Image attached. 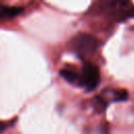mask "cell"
Masks as SVG:
<instances>
[{
  "mask_svg": "<svg viewBox=\"0 0 134 134\" xmlns=\"http://www.w3.org/2000/svg\"><path fill=\"white\" fill-rule=\"evenodd\" d=\"M23 10L22 7H18V6H5V7H1L0 8V17L1 18H10V17H15L17 15H19L21 12Z\"/></svg>",
  "mask_w": 134,
  "mask_h": 134,
  "instance_id": "277c9868",
  "label": "cell"
},
{
  "mask_svg": "<svg viewBox=\"0 0 134 134\" xmlns=\"http://www.w3.org/2000/svg\"><path fill=\"white\" fill-rule=\"evenodd\" d=\"M70 46L79 57L87 58L95 52L97 40L89 34H79L70 41Z\"/></svg>",
  "mask_w": 134,
  "mask_h": 134,
  "instance_id": "6da1fadb",
  "label": "cell"
},
{
  "mask_svg": "<svg viewBox=\"0 0 134 134\" xmlns=\"http://www.w3.org/2000/svg\"><path fill=\"white\" fill-rule=\"evenodd\" d=\"M128 98V93L126 90H118L115 92L114 95V99L116 102H120V100H126Z\"/></svg>",
  "mask_w": 134,
  "mask_h": 134,
  "instance_id": "5b68a950",
  "label": "cell"
},
{
  "mask_svg": "<svg viewBox=\"0 0 134 134\" xmlns=\"http://www.w3.org/2000/svg\"><path fill=\"white\" fill-rule=\"evenodd\" d=\"M99 81H100V72L98 67L90 62L85 63L81 73L80 85L85 87L86 90L92 91L98 86Z\"/></svg>",
  "mask_w": 134,
  "mask_h": 134,
  "instance_id": "7a4b0ae2",
  "label": "cell"
},
{
  "mask_svg": "<svg viewBox=\"0 0 134 134\" xmlns=\"http://www.w3.org/2000/svg\"><path fill=\"white\" fill-rule=\"evenodd\" d=\"M60 75L66 80L68 83L74 84V83H80L81 81V74L76 70L74 66H66L60 70Z\"/></svg>",
  "mask_w": 134,
  "mask_h": 134,
  "instance_id": "3957f363",
  "label": "cell"
}]
</instances>
